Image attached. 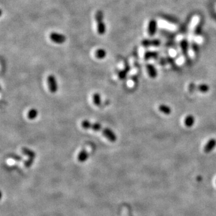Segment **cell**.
<instances>
[{"label": "cell", "instance_id": "obj_16", "mask_svg": "<svg viewBox=\"0 0 216 216\" xmlns=\"http://www.w3.org/2000/svg\"><path fill=\"white\" fill-rule=\"evenodd\" d=\"M159 110L160 112L165 115H170L172 113L171 108L169 106L166 105H160L159 106Z\"/></svg>", "mask_w": 216, "mask_h": 216}, {"label": "cell", "instance_id": "obj_10", "mask_svg": "<svg viewBox=\"0 0 216 216\" xmlns=\"http://www.w3.org/2000/svg\"><path fill=\"white\" fill-rule=\"evenodd\" d=\"M141 44L144 47H156V46H158L160 44V42L157 40L145 39V40H144L142 42Z\"/></svg>", "mask_w": 216, "mask_h": 216}, {"label": "cell", "instance_id": "obj_3", "mask_svg": "<svg viewBox=\"0 0 216 216\" xmlns=\"http://www.w3.org/2000/svg\"><path fill=\"white\" fill-rule=\"evenodd\" d=\"M158 27L157 21L153 19H149L145 26V34L147 37L152 38L156 34Z\"/></svg>", "mask_w": 216, "mask_h": 216}, {"label": "cell", "instance_id": "obj_20", "mask_svg": "<svg viewBox=\"0 0 216 216\" xmlns=\"http://www.w3.org/2000/svg\"><path fill=\"white\" fill-rule=\"evenodd\" d=\"M127 73V71L126 70H124L121 71L119 73V78H120V79H124L126 78V76Z\"/></svg>", "mask_w": 216, "mask_h": 216}, {"label": "cell", "instance_id": "obj_4", "mask_svg": "<svg viewBox=\"0 0 216 216\" xmlns=\"http://www.w3.org/2000/svg\"><path fill=\"white\" fill-rule=\"evenodd\" d=\"M95 19L97 24V31L100 35H103L106 32V26L103 22V13L102 11L98 10L96 12Z\"/></svg>", "mask_w": 216, "mask_h": 216}, {"label": "cell", "instance_id": "obj_17", "mask_svg": "<svg viewBox=\"0 0 216 216\" xmlns=\"http://www.w3.org/2000/svg\"><path fill=\"white\" fill-rule=\"evenodd\" d=\"M95 55L97 58L102 60V59L105 58V57L106 56V52L105 51L104 49H100L97 50L95 53Z\"/></svg>", "mask_w": 216, "mask_h": 216}, {"label": "cell", "instance_id": "obj_14", "mask_svg": "<svg viewBox=\"0 0 216 216\" xmlns=\"http://www.w3.org/2000/svg\"><path fill=\"white\" fill-rule=\"evenodd\" d=\"M210 88L208 84H202L196 85V91H198L199 92H201L202 93H207L209 91Z\"/></svg>", "mask_w": 216, "mask_h": 216}, {"label": "cell", "instance_id": "obj_5", "mask_svg": "<svg viewBox=\"0 0 216 216\" xmlns=\"http://www.w3.org/2000/svg\"><path fill=\"white\" fill-rule=\"evenodd\" d=\"M157 22L158 27L160 28L173 32L178 29V26L176 24L164 19H159L157 21Z\"/></svg>", "mask_w": 216, "mask_h": 216}, {"label": "cell", "instance_id": "obj_15", "mask_svg": "<svg viewBox=\"0 0 216 216\" xmlns=\"http://www.w3.org/2000/svg\"><path fill=\"white\" fill-rule=\"evenodd\" d=\"M93 100L94 104L97 106H100L102 103L101 95L98 93H95L93 95Z\"/></svg>", "mask_w": 216, "mask_h": 216}, {"label": "cell", "instance_id": "obj_12", "mask_svg": "<svg viewBox=\"0 0 216 216\" xmlns=\"http://www.w3.org/2000/svg\"><path fill=\"white\" fill-rule=\"evenodd\" d=\"M194 123H195V118L194 117V116L192 115H187L184 120V124L186 127L188 128L193 127Z\"/></svg>", "mask_w": 216, "mask_h": 216}, {"label": "cell", "instance_id": "obj_2", "mask_svg": "<svg viewBox=\"0 0 216 216\" xmlns=\"http://www.w3.org/2000/svg\"><path fill=\"white\" fill-rule=\"evenodd\" d=\"M200 22H201V18L200 16L198 15H195L192 18L189 27L188 38H187L189 42H193V37L194 35L196 34V31Z\"/></svg>", "mask_w": 216, "mask_h": 216}, {"label": "cell", "instance_id": "obj_9", "mask_svg": "<svg viewBox=\"0 0 216 216\" xmlns=\"http://www.w3.org/2000/svg\"><path fill=\"white\" fill-rule=\"evenodd\" d=\"M146 70H147L148 74L149 75V77L151 78L152 79H155L157 78V72L153 65L148 64L146 65Z\"/></svg>", "mask_w": 216, "mask_h": 216}, {"label": "cell", "instance_id": "obj_6", "mask_svg": "<svg viewBox=\"0 0 216 216\" xmlns=\"http://www.w3.org/2000/svg\"><path fill=\"white\" fill-rule=\"evenodd\" d=\"M47 82L49 89L50 90V92L51 93L55 94L57 92L58 87L57 79L54 75H50L47 78Z\"/></svg>", "mask_w": 216, "mask_h": 216}, {"label": "cell", "instance_id": "obj_18", "mask_svg": "<svg viewBox=\"0 0 216 216\" xmlns=\"http://www.w3.org/2000/svg\"><path fill=\"white\" fill-rule=\"evenodd\" d=\"M157 57V54L156 52H146L144 54V58L145 60L156 58Z\"/></svg>", "mask_w": 216, "mask_h": 216}, {"label": "cell", "instance_id": "obj_13", "mask_svg": "<svg viewBox=\"0 0 216 216\" xmlns=\"http://www.w3.org/2000/svg\"><path fill=\"white\" fill-rule=\"evenodd\" d=\"M38 114L39 112L36 109L32 108L29 109L27 113V118L30 120H34L37 117Z\"/></svg>", "mask_w": 216, "mask_h": 216}, {"label": "cell", "instance_id": "obj_7", "mask_svg": "<svg viewBox=\"0 0 216 216\" xmlns=\"http://www.w3.org/2000/svg\"><path fill=\"white\" fill-rule=\"evenodd\" d=\"M50 39L52 42L57 44H62L66 40V37L64 35L55 32H52L50 34Z\"/></svg>", "mask_w": 216, "mask_h": 216}, {"label": "cell", "instance_id": "obj_1", "mask_svg": "<svg viewBox=\"0 0 216 216\" xmlns=\"http://www.w3.org/2000/svg\"><path fill=\"white\" fill-rule=\"evenodd\" d=\"M82 128L87 130H91L95 131L102 132L103 135L107 138V139L111 142H115L117 139V136L115 133L109 128L104 127L100 123H91L88 120H85L81 123Z\"/></svg>", "mask_w": 216, "mask_h": 216}, {"label": "cell", "instance_id": "obj_19", "mask_svg": "<svg viewBox=\"0 0 216 216\" xmlns=\"http://www.w3.org/2000/svg\"><path fill=\"white\" fill-rule=\"evenodd\" d=\"M196 85L193 84V83H191L189 85V90L191 93H194L196 91Z\"/></svg>", "mask_w": 216, "mask_h": 216}, {"label": "cell", "instance_id": "obj_11", "mask_svg": "<svg viewBox=\"0 0 216 216\" xmlns=\"http://www.w3.org/2000/svg\"><path fill=\"white\" fill-rule=\"evenodd\" d=\"M89 154L87 152L86 149H83L79 153L78 156V160L79 162L83 163L87 161L88 159Z\"/></svg>", "mask_w": 216, "mask_h": 216}, {"label": "cell", "instance_id": "obj_8", "mask_svg": "<svg viewBox=\"0 0 216 216\" xmlns=\"http://www.w3.org/2000/svg\"><path fill=\"white\" fill-rule=\"evenodd\" d=\"M216 146V139L214 138L210 139L204 146V151L205 153H210Z\"/></svg>", "mask_w": 216, "mask_h": 216}]
</instances>
